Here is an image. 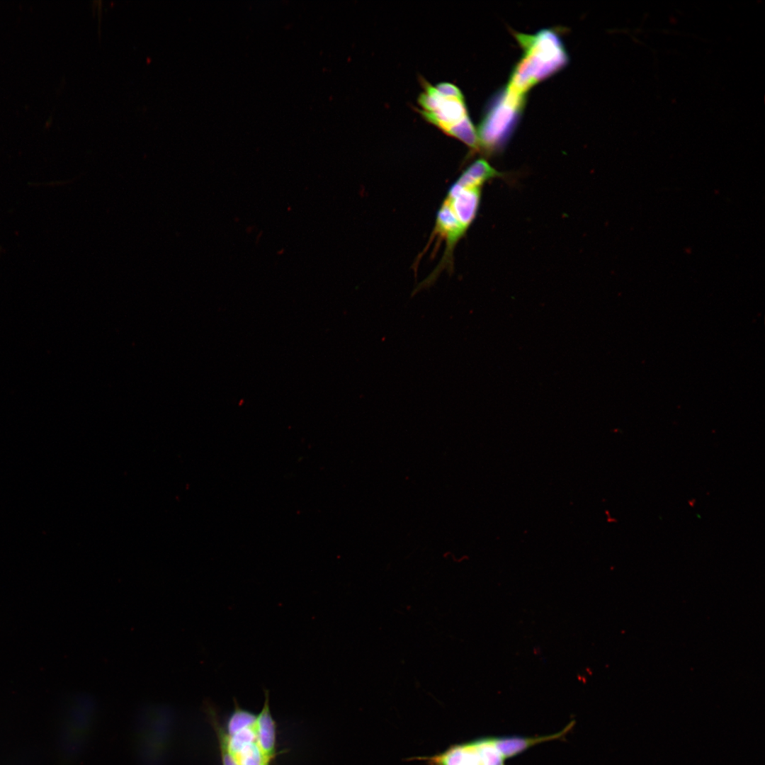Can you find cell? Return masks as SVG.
Segmentation results:
<instances>
[{"instance_id": "obj_1", "label": "cell", "mask_w": 765, "mask_h": 765, "mask_svg": "<svg viewBox=\"0 0 765 765\" xmlns=\"http://www.w3.org/2000/svg\"><path fill=\"white\" fill-rule=\"evenodd\" d=\"M477 211L478 208L469 198L447 192L437 212L435 225L428 243L429 245L434 239L438 241L436 244L444 242L442 259L432 273L414 289L412 295L432 285L443 270L453 271L455 247L475 220Z\"/></svg>"}, {"instance_id": "obj_2", "label": "cell", "mask_w": 765, "mask_h": 765, "mask_svg": "<svg viewBox=\"0 0 765 765\" xmlns=\"http://www.w3.org/2000/svg\"><path fill=\"white\" fill-rule=\"evenodd\" d=\"M524 55L513 72L508 91L523 96L533 84L560 69L567 55L559 38L550 31L536 35H520Z\"/></svg>"}, {"instance_id": "obj_3", "label": "cell", "mask_w": 765, "mask_h": 765, "mask_svg": "<svg viewBox=\"0 0 765 765\" xmlns=\"http://www.w3.org/2000/svg\"><path fill=\"white\" fill-rule=\"evenodd\" d=\"M424 87V91L419 97L422 115L446 135L456 138L462 128L471 123L464 96H443L435 86L425 81Z\"/></svg>"}, {"instance_id": "obj_4", "label": "cell", "mask_w": 765, "mask_h": 765, "mask_svg": "<svg viewBox=\"0 0 765 765\" xmlns=\"http://www.w3.org/2000/svg\"><path fill=\"white\" fill-rule=\"evenodd\" d=\"M234 710L225 728L230 749L239 765H271L256 741L254 721L256 715L234 703Z\"/></svg>"}, {"instance_id": "obj_5", "label": "cell", "mask_w": 765, "mask_h": 765, "mask_svg": "<svg viewBox=\"0 0 765 765\" xmlns=\"http://www.w3.org/2000/svg\"><path fill=\"white\" fill-rule=\"evenodd\" d=\"M522 99L506 91L503 98L492 104L477 132L481 152L491 154L504 143L521 110Z\"/></svg>"}, {"instance_id": "obj_6", "label": "cell", "mask_w": 765, "mask_h": 765, "mask_svg": "<svg viewBox=\"0 0 765 765\" xmlns=\"http://www.w3.org/2000/svg\"><path fill=\"white\" fill-rule=\"evenodd\" d=\"M258 745L266 759L273 761L277 755V725L269 706V692L265 691V701L254 721Z\"/></svg>"}, {"instance_id": "obj_7", "label": "cell", "mask_w": 765, "mask_h": 765, "mask_svg": "<svg viewBox=\"0 0 765 765\" xmlns=\"http://www.w3.org/2000/svg\"><path fill=\"white\" fill-rule=\"evenodd\" d=\"M573 725L574 722H571L562 731L553 735L546 736L533 737H523L516 736L496 737L490 739L492 742L502 754V756L504 759H506L516 756L536 744L560 738L564 736L569 730H570Z\"/></svg>"}, {"instance_id": "obj_8", "label": "cell", "mask_w": 765, "mask_h": 765, "mask_svg": "<svg viewBox=\"0 0 765 765\" xmlns=\"http://www.w3.org/2000/svg\"><path fill=\"white\" fill-rule=\"evenodd\" d=\"M472 744L477 751L482 765H504V758L490 738L480 739Z\"/></svg>"}, {"instance_id": "obj_9", "label": "cell", "mask_w": 765, "mask_h": 765, "mask_svg": "<svg viewBox=\"0 0 765 765\" xmlns=\"http://www.w3.org/2000/svg\"><path fill=\"white\" fill-rule=\"evenodd\" d=\"M212 720L213 726L215 727V730L216 731L219 742L222 764L239 765L237 760L233 755L231 749H230L227 740V735L225 727L220 725V724L217 722L215 718H212Z\"/></svg>"}, {"instance_id": "obj_10", "label": "cell", "mask_w": 765, "mask_h": 765, "mask_svg": "<svg viewBox=\"0 0 765 765\" xmlns=\"http://www.w3.org/2000/svg\"><path fill=\"white\" fill-rule=\"evenodd\" d=\"M437 91L443 96L448 97H463L460 89L453 84L443 82L435 86Z\"/></svg>"}]
</instances>
